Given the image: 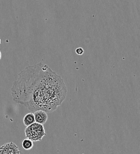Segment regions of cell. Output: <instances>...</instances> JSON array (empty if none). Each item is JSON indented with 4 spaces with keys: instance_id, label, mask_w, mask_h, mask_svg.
Listing matches in <instances>:
<instances>
[{
    "instance_id": "8992f818",
    "label": "cell",
    "mask_w": 140,
    "mask_h": 154,
    "mask_svg": "<svg viewBox=\"0 0 140 154\" xmlns=\"http://www.w3.org/2000/svg\"><path fill=\"white\" fill-rule=\"evenodd\" d=\"M21 146L24 150H30L34 147V142L29 138H26L23 140L21 142Z\"/></svg>"
},
{
    "instance_id": "52a82bcc",
    "label": "cell",
    "mask_w": 140,
    "mask_h": 154,
    "mask_svg": "<svg viewBox=\"0 0 140 154\" xmlns=\"http://www.w3.org/2000/svg\"><path fill=\"white\" fill-rule=\"evenodd\" d=\"M75 52L78 55H82L84 53V50L82 48H78L76 49Z\"/></svg>"
},
{
    "instance_id": "3957f363",
    "label": "cell",
    "mask_w": 140,
    "mask_h": 154,
    "mask_svg": "<svg viewBox=\"0 0 140 154\" xmlns=\"http://www.w3.org/2000/svg\"><path fill=\"white\" fill-rule=\"evenodd\" d=\"M21 153L17 146L13 142L3 144L0 147V154H19Z\"/></svg>"
},
{
    "instance_id": "9c48e42d",
    "label": "cell",
    "mask_w": 140,
    "mask_h": 154,
    "mask_svg": "<svg viewBox=\"0 0 140 154\" xmlns=\"http://www.w3.org/2000/svg\"><path fill=\"white\" fill-rule=\"evenodd\" d=\"M1 38H0V45H1Z\"/></svg>"
},
{
    "instance_id": "5b68a950",
    "label": "cell",
    "mask_w": 140,
    "mask_h": 154,
    "mask_svg": "<svg viewBox=\"0 0 140 154\" xmlns=\"http://www.w3.org/2000/svg\"><path fill=\"white\" fill-rule=\"evenodd\" d=\"M35 122V116L33 113H29L24 116L23 118V124L26 126H28L32 123Z\"/></svg>"
},
{
    "instance_id": "ba28073f",
    "label": "cell",
    "mask_w": 140,
    "mask_h": 154,
    "mask_svg": "<svg viewBox=\"0 0 140 154\" xmlns=\"http://www.w3.org/2000/svg\"><path fill=\"white\" fill-rule=\"evenodd\" d=\"M1 55H1V52L0 51V60H1Z\"/></svg>"
},
{
    "instance_id": "277c9868",
    "label": "cell",
    "mask_w": 140,
    "mask_h": 154,
    "mask_svg": "<svg viewBox=\"0 0 140 154\" xmlns=\"http://www.w3.org/2000/svg\"><path fill=\"white\" fill-rule=\"evenodd\" d=\"M34 116L35 122L44 125L48 120V115L47 113L44 110H38L34 112Z\"/></svg>"
},
{
    "instance_id": "6da1fadb",
    "label": "cell",
    "mask_w": 140,
    "mask_h": 154,
    "mask_svg": "<svg viewBox=\"0 0 140 154\" xmlns=\"http://www.w3.org/2000/svg\"><path fill=\"white\" fill-rule=\"evenodd\" d=\"M67 88L61 77L42 62L27 66L11 89L13 100L31 112L55 111L65 100Z\"/></svg>"
},
{
    "instance_id": "7a4b0ae2",
    "label": "cell",
    "mask_w": 140,
    "mask_h": 154,
    "mask_svg": "<svg viewBox=\"0 0 140 154\" xmlns=\"http://www.w3.org/2000/svg\"><path fill=\"white\" fill-rule=\"evenodd\" d=\"M24 133L26 138H29L33 142L41 141L46 135L44 125L37 122L26 126Z\"/></svg>"
}]
</instances>
